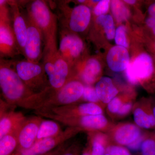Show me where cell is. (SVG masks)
<instances>
[{"label": "cell", "instance_id": "6da1fadb", "mask_svg": "<svg viewBox=\"0 0 155 155\" xmlns=\"http://www.w3.org/2000/svg\"><path fill=\"white\" fill-rule=\"evenodd\" d=\"M0 91L10 106L35 111L40 108L47 94L46 89L39 93L32 91L5 60H0Z\"/></svg>", "mask_w": 155, "mask_h": 155}, {"label": "cell", "instance_id": "7a4b0ae2", "mask_svg": "<svg viewBox=\"0 0 155 155\" xmlns=\"http://www.w3.org/2000/svg\"><path fill=\"white\" fill-rule=\"evenodd\" d=\"M27 14L42 33L44 39L43 54L58 51V19L46 2L42 0L31 2L27 8Z\"/></svg>", "mask_w": 155, "mask_h": 155}, {"label": "cell", "instance_id": "3957f363", "mask_svg": "<svg viewBox=\"0 0 155 155\" xmlns=\"http://www.w3.org/2000/svg\"><path fill=\"white\" fill-rule=\"evenodd\" d=\"M8 62L20 79L34 92L39 93L49 87L43 64L26 60Z\"/></svg>", "mask_w": 155, "mask_h": 155}, {"label": "cell", "instance_id": "277c9868", "mask_svg": "<svg viewBox=\"0 0 155 155\" xmlns=\"http://www.w3.org/2000/svg\"><path fill=\"white\" fill-rule=\"evenodd\" d=\"M43 57V64L50 87L53 91H57L71 80L69 79V64L59 54L58 51L44 54Z\"/></svg>", "mask_w": 155, "mask_h": 155}, {"label": "cell", "instance_id": "5b68a950", "mask_svg": "<svg viewBox=\"0 0 155 155\" xmlns=\"http://www.w3.org/2000/svg\"><path fill=\"white\" fill-rule=\"evenodd\" d=\"M84 86L79 81H69L57 91L51 92L37 110L75 104L82 98Z\"/></svg>", "mask_w": 155, "mask_h": 155}, {"label": "cell", "instance_id": "8992f818", "mask_svg": "<svg viewBox=\"0 0 155 155\" xmlns=\"http://www.w3.org/2000/svg\"><path fill=\"white\" fill-rule=\"evenodd\" d=\"M49 119L61 122L68 127H78L82 131L88 132L101 131L107 133L114 124L104 114L73 117L51 116Z\"/></svg>", "mask_w": 155, "mask_h": 155}, {"label": "cell", "instance_id": "52a82bcc", "mask_svg": "<svg viewBox=\"0 0 155 155\" xmlns=\"http://www.w3.org/2000/svg\"><path fill=\"white\" fill-rule=\"evenodd\" d=\"M104 108L97 104L84 103L35 111L38 116L49 118L51 116L73 117L104 114Z\"/></svg>", "mask_w": 155, "mask_h": 155}, {"label": "cell", "instance_id": "ba28073f", "mask_svg": "<svg viewBox=\"0 0 155 155\" xmlns=\"http://www.w3.org/2000/svg\"><path fill=\"white\" fill-rule=\"evenodd\" d=\"M82 130L76 127H68L58 135L44 139L35 142L30 148L16 151L13 155H38L51 151L61 146Z\"/></svg>", "mask_w": 155, "mask_h": 155}, {"label": "cell", "instance_id": "9c48e42d", "mask_svg": "<svg viewBox=\"0 0 155 155\" xmlns=\"http://www.w3.org/2000/svg\"><path fill=\"white\" fill-rule=\"evenodd\" d=\"M25 17L27 24V35L23 55L27 61L39 63L43 56V35L41 29L28 14Z\"/></svg>", "mask_w": 155, "mask_h": 155}, {"label": "cell", "instance_id": "30bf717a", "mask_svg": "<svg viewBox=\"0 0 155 155\" xmlns=\"http://www.w3.org/2000/svg\"><path fill=\"white\" fill-rule=\"evenodd\" d=\"M144 132L135 124L123 122L114 124L107 133L111 143L127 147L140 138Z\"/></svg>", "mask_w": 155, "mask_h": 155}, {"label": "cell", "instance_id": "8fae6325", "mask_svg": "<svg viewBox=\"0 0 155 155\" xmlns=\"http://www.w3.org/2000/svg\"><path fill=\"white\" fill-rule=\"evenodd\" d=\"M43 120L39 116L26 118L17 132L18 147L16 151L28 149L33 145Z\"/></svg>", "mask_w": 155, "mask_h": 155}, {"label": "cell", "instance_id": "7c38bea8", "mask_svg": "<svg viewBox=\"0 0 155 155\" xmlns=\"http://www.w3.org/2000/svg\"><path fill=\"white\" fill-rule=\"evenodd\" d=\"M9 5L11 7L12 12V28L13 33L20 54H23L27 35L26 17L20 11L17 2L10 1Z\"/></svg>", "mask_w": 155, "mask_h": 155}, {"label": "cell", "instance_id": "4fadbf2b", "mask_svg": "<svg viewBox=\"0 0 155 155\" xmlns=\"http://www.w3.org/2000/svg\"><path fill=\"white\" fill-rule=\"evenodd\" d=\"M84 49L82 40L74 34H62L58 47L59 54L68 63L69 60L77 58Z\"/></svg>", "mask_w": 155, "mask_h": 155}, {"label": "cell", "instance_id": "5bb4252c", "mask_svg": "<svg viewBox=\"0 0 155 155\" xmlns=\"http://www.w3.org/2000/svg\"><path fill=\"white\" fill-rule=\"evenodd\" d=\"M132 111L135 125L142 129H155L150 100H142L134 104Z\"/></svg>", "mask_w": 155, "mask_h": 155}, {"label": "cell", "instance_id": "9a60e30c", "mask_svg": "<svg viewBox=\"0 0 155 155\" xmlns=\"http://www.w3.org/2000/svg\"><path fill=\"white\" fill-rule=\"evenodd\" d=\"M19 54L12 25L2 27L0 29V60L13 58Z\"/></svg>", "mask_w": 155, "mask_h": 155}, {"label": "cell", "instance_id": "2e32d148", "mask_svg": "<svg viewBox=\"0 0 155 155\" xmlns=\"http://www.w3.org/2000/svg\"><path fill=\"white\" fill-rule=\"evenodd\" d=\"M91 11L88 7L79 5L72 9L69 17V26L73 32H82L85 30L90 22Z\"/></svg>", "mask_w": 155, "mask_h": 155}, {"label": "cell", "instance_id": "e0dca14e", "mask_svg": "<svg viewBox=\"0 0 155 155\" xmlns=\"http://www.w3.org/2000/svg\"><path fill=\"white\" fill-rule=\"evenodd\" d=\"M26 119L21 112L8 111L0 120V140L6 136L17 133Z\"/></svg>", "mask_w": 155, "mask_h": 155}, {"label": "cell", "instance_id": "ac0fdd59", "mask_svg": "<svg viewBox=\"0 0 155 155\" xmlns=\"http://www.w3.org/2000/svg\"><path fill=\"white\" fill-rule=\"evenodd\" d=\"M107 60L108 66L111 70L121 72L126 69L129 65V54L125 48L116 46L109 51Z\"/></svg>", "mask_w": 155, "mask_h": 155}, {"label": "cell", "instance_id": "d6986e66", "mask_svg": "<svg viewBox=\"0 0 155 155\" xmlns=\"http://www.w3.org/2000/svg\"><path fill=\"white\" fill-rule=\"evenodd\" d=\"M131 68L138 83L148 80L151 77L153 71L152 59L149 55L143 53L131 63Z\"/></svg>", "mask_w": 155, "mask_h": 155}, {"label": "cell", "instance_id": "ffe728a7", "mask_svg": "<svg viewBox=\"0 0 155 155\" xmlns=\"http://www.w3.org/2000/svg\"><path fill=\"white\" fill-rule=\"evenodd\" d=\"M96 91L101 104L104 109L119 93V90L110 78L102 77L96 84Z\"/></svg>", "mask_w": 155, "mask_h": 155}, {"label": "cell", "instance_id": "44dd1931", "mask_svg": "<svg viewBox=\"0 0 155 155\" xmlns=\"http://www.w3.org/2000/svg\"><path fill=\"white\" fill-rule=\"evenodd\" d=\"M88 138L91 155H104L107 147L111 143L107 133L101 131L88 132Z\"/></svg>", "mask_w": 155, "mask_h": 155}, {"label": "cell", "instance_id": "7402d4cb", "mask_svg": "<svg viewBox=\"0 0 155 155\" xmlns=\"http://www.w3.org/2000/svg\"><path fill=\"white\" fill-rule=\"evenodd\" d=\"M101 72L100 63L95 59H91L86 62L81 74V78L86 85H91L97 80Z\"/></svg>", "mask_w": 155, "mask_h": 155}, {"label": "cell", "instance_id": "603a6c76", "mask_svg": "<svg viewBox=\"0 0 155 155\" xmlns=\"http://www.w3.org/2000/svg\"><path fill=\"white\" fill-rule=\"evenodd\" d=\"M62 130L58 122L53 120H43L39 127L35 143L44 139L58 135Z\"/></svg>", "mask_w": 155, "mask_h": 155}, {"label": "cell", "instance_id": "cb8c5ba5", "mask_svg": "<svg viewBox=\"0 0 155 155\" xmlns=\"http://www.w3.org/2000/svg\"><path fill=\"white\" fill-rule=\"evenodd\" d=\"M17 133L6 136L0 140V155L14 154L18 147Z\"/></svg>", "mask_w": 155, "mask_h": 155}, {"label": "cell", "instance_id": "d4e9b609", "mask_svg": "<svg viewBox=\"0 0 155 155\" xmlns=\"http://www.w3.org/2000/svg\"><path fill=\"white\" fill-rule=\"evenodd\" d=\"M139 155H155V132H146Z\"/></svg>", "mask_w": 155, "mask_h": 155}, {"label": "cell", "instance_id": "484cf974", "mask_svg": "<svg viewBox=\"0 0 155 155\" xmlns=\"http://www.w3.org/2000/svg\"><path fill=\"white\" fill-rule=\"evenodd\" d=\"M97 22L102 25L108 39L112 40L115 36L116 31L112 16L110 15L99 16L97 19Z\"/></svg>", "mask_w": 155, "mask_h": 155}, {"label": "cell", "instance_id": "4316f807", "mask_svg": "<svg viewBox=\"0 0 155 155\" xmlns=\"http://www.w3.org/2000/svg\"><path fill=\"white\" fill-rule=\"evenodd\" d=\"M111 6L113 14L118 22L125 21L128 18L129 11L122 2L112 1Z\"/></svg>", "mask_w": 155, "mask_h": 155}, {"label": "cell", "instance_id": "83f0119b", "mask_svg": "<svg viewBox=\"0 0 155 155\" xmlns=\"http://www.w3.org/2000/svg\"><path fill=\"white\" fill-rule=\"evenodd\" d=\"M131 100L124 98L122 97H115L107 105V113L112 119H115L116 114L118 113L122 106L128 101Z\"/></svg>", "mask_w": 155, "mask_h": 155}, {"label": "cell", "instance_id": "f1b7e54d", "mask_svg": "<svg viewBox=\"0 0 155 155\" xmlns=\"http://www.w3.org/2000/svg\"><path fill=\"white\" fill-rule=\"evenodd\" d=\"M82 99L87 103H94L102 106L97 95L95 89L91 85L84 86Z\"/></svg>", "mask_w": 155, "mask_h": 155}, {"label": "cell", "instance_id": "f546056e", "mask_svg": "<svg viewBox=\"0 0 155 155\" xmlns=\"http://www.w3.org/2000/svg\"><path fill=\"white\" fill-rule=\"evenodd\" d=\"M106 153L110 155H132L127 148L112 143L107 147Z\"/></svg>", "mask_w": 155, "mask_h": 155}, {"label": "cell", "instance_id": "4dcf8cb0", "mask_svg": "<svg viewBox=\"0 0 155 155\" xmlns=\"http://www.w3.org/2000/svg\"><path fill=\"white\" fill-rule=\"evenodd\" d=\"M126 29L123 25L119 26L116 30L115 33V41L118 46L123 47L124 48H127L128 44L127 39H126Z\"/></svg>", "mask_w": 155, "mask_h": 155}, {"label": "cell", "instance_id": "1f68e13d", "mask_svg": "<svg viewBox=\"0 0 155 155\" xmlns=\"http://www.w3.org/2000/svg\"><path fill=\"white\" fill-rule=\"evenodd\" d=\"M9 25H11V22L8 6L0 8V29Z\"/></svg>", "mask_w": 155, "mask_h": 155}, {"label": "cell", "instance_id": "d6a6232c", "mask_svg": "<svg viewBox=\"0 0 155 155\" xmlns=\"http://www.w3.org/2000/svg\"><path fill=\"white\" fill-rule=\"evenodd\" d=\"M110 1L107 0L100 1L98 4L95 8L94 12L95 14L97 16L104 15L107 12L109 8Z\"/></svg>", "mask_w": 155, "mask_h": 155}, {"label": "cell", "instance_id": "836d02e7", "mask_svg": "<svg viewBox=\"0 0 155 155\" xmlns=\"http://www.w3.org/2000/svg\"><path fill=\"white\" fill-rule=\"evenodd\" d=\"M80 151L79 145L74 144L66 148L61 155H80Z\"/></svg>", "mask_w": 155, "mask_h": 155}, {"label": "cell", "instance_id": "e575fe53", "mask_svg": "<svg viewBox=\"0 0 155 155\" xmlns=\"http://www.w3.org/2000/svg\"><path fill=\"white\" fill-rule=\"evenodd\" d=\"M125 75L128 82H130L131 84H134V85L138 84V81L137 80L132 71L131 64H129L127 68H126Z\"/></svg>", "mask_w": 155, "mask_h": 155}, {"label": "cell", "instance_id": "d590c367", "mask_svg": "<svg viewBox=\"0 0 155 155\" xmlns=\"http://www.w3.org/2000/svg\"><path fill=\"white\" fill-rule=\"evenodd\" d=\"M145 133L146 132H145L143 135L140 138H139L131 144L127 146V147L128 150L135 151L138 150H139L140 149V146H141L142 143L143 141V139L144 138Z\"/></svg>", "mask_w": 155, "mask_h": 155}, {"label": "cell", "instance_id": "8d00e7d4", "mask_svg": "<svg viewBox=\"0 0 155 155\" xmlns=\"http://www.w3.org/2000/svg\"><path fill=\"white\" fill-rule=\"evenodd\" d=\"M148 13L151 17L150 21L153 28L155 27V3L151 5L148 8Z\"/></svg>", "mask_w": 155, "mask_h": 155}, {"label": "cell", "instance_id": "74e56055", "mask_svg": "<svg viewBox=\"0 0 155 155\" xmlns=\"http://www.w3.org/2000/svg\"><path fill=\"white\" fill-rule=\"evenodd\" d=\"M65 148V147H64L63 146V145H62L59 147V148L57 149L53 150L47 153L44 154L38 155H57L61 152Z\"/></svg>", "mask_w": 155, "mask_h": 155}, {"label": "cell", "instance_id": "f35d334b", "mask_svg": "<svg viewBox=\"0 0 155 155\" xmlns=\"http://www.w3.org/2000/svg\"><path fill=\"white\" fill-rule=\"evenodd\" d=\"M10 107H11L10 106H7L0 108V120L2 118L3 116L8 111V110Z\"/></svg>", "mask_w": 155, "mask_h": 155}, {"label": "cell", "instance_id": "ab89813d", "mask_svg": "<svg viewBox=\"0 0 155 155\" xmlns=\"http://www.w3.org/2000/svg\"><path fill=\"white\" fill-rule=\"evenodd\" d=\"M10 1H6V0H0V8L6 7L8 5H9Z\"/></svg>", "mask_w": 155, "mask_h": 155}, {"label": "cell", "instance_id": "60d3db41", "mask_svg": "<svg viewBox=\"0 0 155 155\" xmlns=\"http://www.w3.org/2000/svg\"><path fill=\"white\" fill-rule=\"evenodd\" d=\"M150 101L153 115L155 119V100H150Z\"/></svg>", "mask_w": 155, "mask_h": 155}, {"label": "cell", "instance_id": "b9f144b4", "mask_svg": "<svg viewBox=\"0 0 155 155\" xmlns=\"http://www.w3.org/2000/svg\"><path fill=\"white\" fill-rule=\"evenodd\" d=\"M10 106L5 101L0 98V108L2 107H5V106Z\"/></svg>", "mask_w": 155, "mask_h": 155}, {"label": "cell", "instance_id": "7bdbcfd3", "mask_svg": "<svg viewBox=\"0 0 155 155\" xmlns=\"http://www.w3.org/2000/svg\"><path fill=\"white\" fill-rule=\"evenodd\" d=\"M81 155H91V154L90 150L89 147H87L86 149L84 151Z\"/></svg>", "mask_w": 155, "mask_h": 155}, {"label": "cell", "instance_id": "ee69618b", "mask_svg": "<svg viewBox=\"0 0 155 155\" xmlns=\"http://www.w3.org/2000/svg\"><path fill=\"white\" fill-rule=\"evenodd\" d=\"M125 2L130 4H133L135 2V1H132V0H131V1L127 0V1H125Z\"/></svg>", "mask_w": 155, "mask_h": 155}, {"label": "cell", "instance_id": "f6af8a7d", "mask_svg": "<svg viewBox=\"0 0 155 155\" xmlns=\"http://www.w3.org/2000/svg\"><path fill=\"white\" fill-rule=\"evenodd\" d=\"M66 147L65 148H64V149L61 152L59 153H58V154H57V155H61V153H62V152H63L64 151V150H65V149H66Z\"/></svg>", "mask_w": 155, "mask_h": 155}, {"label": "cell", "instance_id": "bcb514c9", "mask_svg": "<svg viewBox=\"0 0 155 155\" xmlns=\"http://www.w3.org/2000/svg\"><path fill=\"white\" fill-rule=\"evenodd\" d=\"M78 2L80 3H83L84 2H85V1H84V0H83V1H80V0H79V1H78Z\"/></svg>", "mask_w": 155, "mask_h": 155}, {"label": "cell", "instance_id": "7dc6e473", "mask_svg": "<svg viewBox=\"0 0 155 155\" xmlns=\"http://www.w3.org/2000/svg\"><path fill=\"white\" fill-rule=\"evenodd\" d=\"M152 29L153 31V33H154V34L155 35V27L153 28Z\"/></svg>", "mask_w": 155, "mask_h": 155}, {"label": "cell", "instance_id": "c3c4849f", "mask_svg": "<svg viewBox=\"0 0 155 155\" xmlns=\"http://www.w3.org/2000/svg\"><path fill=\"white\" fill-rule=\"evenodd\" d=\"M104 155H109V154L107 153H106Z\"/></svg>", "mask_w": 155, "mask_h": 155}, {"label": "cell", "instance_id": "681fc988", "mask_svg": "<svg viewBox=\"0 0 155 155\" xmlns=\"http://www.w3.org/2000/svg\"></svg>", "mask_w": 155, "mask_h": 155}, {"label": "cell", "instance_id": "f907efd6", "mask_svg": "<svg viewBox=\"0 0 155 155\" xmlns=\"http://www.w3.org/2000/svg\"></svg>", "mask_w": 155, "mask_h": 155}]
</instances>
